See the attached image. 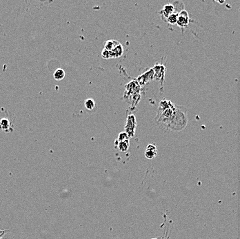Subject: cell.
<instances>
[{
    "mask_svg": "<svg viewBox=\"0 0 240 239\" xmlns=\"http://www.w3.org/2000/svg\"><path fill=\"white\" fill-rule=\"evenodd\" d=\"M188 124L187 108L183 105H175L173 116L166 125L165 128L173 132L182 131Z\"/></svg>",
    "mask_w": 240,
    "mask_h": 239,
    "instance_id": "1",
    "label": "cell"
},
{
    "mask_svg": "<svg viewBox=\"0 0 240 239\" xmlns=\"http://www.w3.org/2000/svg\"><path fill=\"white\" fill-rule=\"evenodd\" d=\"M137 121L135 116L134 115H129L126 119V123L124 127V132L128 134L129 138L134 137L136 130Z\"/></svg>",
    "mask_w": 240,
    "mask_h": 239,
    "instance_id": "2",
    "label": "cell"
},
{
    "mask_svg": "<svg viewBox=\"0 0 240 239\" xmlns=\"http://www.w3.org/2000/svg\"><path fill=\"white\" fill-rule=\"evenodd\" d=\"M141 87L137 80H133L126 85V91L124 95V98L127 99L128 97L134 93H138L140 91Z\"/></svg>",
    "mask_w": 240,
    "mask_h": 239,
    "instance_id": "3",
    "label": "cell"
},
{
    "mask_svg": "<svg viewBox=\"0 0 240 239\" xmlns=\"http://www.w3.org/2000/svg\"><path fill=\"white\" fill-rule=\"evenodd\" d=\"M154 79V71L152 68L150 69L149 70L146 71V73L142 74L141 75L139 76L138 78L137 79V81L139 84V86H144L146 84L149 83L150 81Z\"/></svg>",
    "mask_w": 240,
    "mask_h": 239,
    "instance_id": "4",
    "label": "cell"
},
{
    "mask_svg": "<svg viewBox=\"0 0 240 239\" xmlns=\"http://www.w3.org/2000/svg\"><path fill=\"white\" fill-rule=\"evenodd\" d=\"M190 22H191V19H190L188 12L185 10H183L179 13L176 24L180 28H184L188 26Z\"/></svg>",
    "mask_w": 240,
    "mask_h": 239,
    "instance_id": "5",
    "label": "cell"
},
{
    "mask_svg": "<svg viewBox=\"0 0 240 239\" xmlns=\"http://www.w3.org/2000/svg\"><path fill=\"white\" fill-rule=\"evenodd\" d=\"M154 71V79H156L158 81H162L164 78L165 74V67L163 65L157 64L155 66V67L152 68Z\"/></svg>",
    "mask_w": 240,
    "mask_h": 239,
    "instance_id": "6",
    "label": "cell"
},
{
    "mask_svg": "<svg viewBox=\"0 0 240 239\" xmlns=\"http://www.w3.org/2000/svg\"><path fill=\"white\" fill-rule=\"evenodd\" d=\"M160 13L162 14L163 21L166 22V20H167L170 15L175 13V9H174L173 5L172 4H166L165 6L163 7L162 10L160 11Z\"/></svg>",
    "mask_w": 240,
    "mask_h": 239,
    "instance_id": "7",
    "label": "cell"
},
{
    "mask_svg": "<svg viewBox=\"0 0 240 239\" xmlns=\"http://www.w3.org/2000/svg\"><path fill=\"white\" fill-rule=\"evenodd\" d=\"M157 155V150L156 145L151 143L147 145L145 151V156L148 159H153Z\"/></svg>",
    "mask_w": 240,
    "mask_h": 239,
    "instance_id": "8",
    "label": "cell"
},
{
    "mask_svg": "<svg viewBox=\"0 0 240 239\" xmlns=\"http://www.w3.org/2000/svg\"><path fill=\"white\" fill-rule=\"evenodd\" d=\"M112 58L120 57L124 54V48L122 44H119L114 49L110 51Z\"/></svg>",
    "mask_w": 240,
    "mask_h": 239,
    "instance_id": "9",
    "label": "cell"
},
{
    "mask_svg": "<svg viewBox=\"0 0 240 239\" xmlns=\"http://www.w3.org/2000/svg\"><path fill=\"white\" fill-rule=\"evenodd\" d=\"M119 44H120V42L115 39H110V40H108L106 41L104 45V49L109 50V51H111L115 48L118 46Z\"/></svg>",
    "mask_w": 240,
    "mask_h": 239,
    "instance_id": "10",
    "label": "cell"
},
{
    "mask_svg": "<svg viewBox=\"0 0 240 239\" xmlns=\"http://www.w3.org/2000/svg\"><path fill=\"white\" fill-rule=\"evenodd\" d=\"M116 144L117 145V147H118V149L120 151L122 152H127L128 148H129V146H130V143H129V140H126V141H121V142H117L116 141Z\"/></svg>",
    "mask_w": 240,
    "mask_h": 239,
    "instance_id": "11",
    "label": "cell"
},
{
    "mask_svg": "<svg viewBox=\"0 0 240 239\" xmlns=\"http://www.w3.org/2000/svg\"><path fill=\"white\" fill-rule=\"evenodd\" d=\"M10 127V123L9 119L6 118L0 119V130H2L5 132H8L9 131Z\"/></svg>",
    "mask_w": 240,
    "mask_h": 239,
    "instance_id": "12",
    "label": "cell"
},
{
    "mask_svg": "<svg viewBox=\"0 0 240 239\" xmlns=\"http://www.w3.org/2000/svg\"><path fill=\"white\" fill-rule=\"evenodd\" d=\"M54 79L57 81L62 80L65 77V71L62 68H58L53 74Z\"/></svg>",
    "mask_w": 240,
    "mask_h": 239,
    "instance_id": "13",
    "label": "cell"
},
{
    "mask_svg": "<svg viewBox=\"0 0 240 239\" xmlns=\"http://www.w3.org/2000/svg\"><path fill=\"white\" fill-rule=\"evenodd\" d=\"M172 4L173 5L174 9H175V13L179 14L181 10H184V4L181 1H175L173 2Z\"/></svg>",
    "mask_w": 240,
    "mask_h": 239,
    "instance_id": "14",
    "label": "cell"
},
{
    "mask_svg": "<svg viewBox=\"0 0 240 239\" xmlns=\"http://www.w3.org/2000/svg\"><path fill=\"white\" fill-rule=\"evenodd\" d=\"M84 106L88 110H93L96 107V103L93 99H88L84 102Z\"/></svg>",
    "mask_w": 240,
    "mask_h": 239,
    "instance_id": "15",
    "label": "cell"
},
{
    "mask_svg": "<svg viewBox=\"0 0 240 239\" xmlns=\"http://www.w3.org/2000/svg\"><path fill=\"white\" fill-rule=\"evenodd\" d=\"M178 15L179 14H177V13H173V14L170 15L169 17L166 20V22H167L168 23H170L171 25L176 24L178 18Z\"/></svg>",
    "mask_w": 240,
    "mask_h": 239,
    "instance_id": "16",
    "label": "cell"
},
{
    "mask_svg": "<svg viewBox=\"0 0 240 239\" xmlns=\"http://www.w3.org/2000/svg\"><path fill=\"white\" fill-rule=\"evenodd\" d=\"M129 139H130V138L128 137V134H126L125 132H121V133L119 134L117 140L116 141L121 142V141H126V140H129Z\"/></svg>",
    "mask_w": 240,
    "mask_h": 239,
    "instance_id": "17",
    "label": "cell"
},
{
    "mask_svg": "<svg viewBox=\"0 0 240 239\" xmlns=\"http://www.w3.org/2000/svg\"><path fill=\"white\" fill-rule=\"evenodd\" d=\"M102 56L105 59H110V58H112L111 57V53H110V51H109V50H105V49H104V50H102Z\"/></svg>",
    "mask_w": 240,
    "mask_h": 239,
    "instance_id": "18",
    "label": "cell"
},
{
    "mask_svg": "<svg viewBox=\"0 0 240 239\" xmlns=\"http://www.w3.org/2000/svg\"><path fill=\"white\" fill-rule=\"evenodd\" d=\"M8 232V230H0V239H2Z\"/></svg>",
    "mask_w": 240,
    "mask_h": 239,
    "instance_id": "19",
    "label": "cell"
},
{
    "mask_svg": "<svg viewBox=\"0 0 240 239\" xmlns=\"http://www.w3.org/2000/svg\"><path fill=\"white\" fill-rule=\"evenodd\" d=\"M152 239H157V238H152Z\"/></svg>",
    "mask_w": 240,
    "mask_h": 239,
    "instance_id": "20",
    "label": "cell"
}]
</instances>
